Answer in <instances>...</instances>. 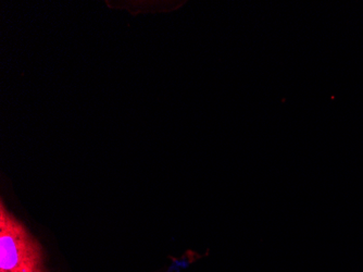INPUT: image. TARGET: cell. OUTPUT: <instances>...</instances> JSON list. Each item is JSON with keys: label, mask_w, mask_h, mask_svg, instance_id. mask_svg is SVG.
<instances>
[{"label": "cell", "mask_w": 363, "mask_h": 272, "mask_svg": "<svg viewBox=\"0 0 363 272\" xmlns=\"http://www.w3.org/2000/svg\"><path fill=\"white\" fill-rule=\"evenodd\" d=\"M0 272H46L44 251L35 237L0 205Z\"/></svg>", "instance_id": "cell-1"}]
</instances>
